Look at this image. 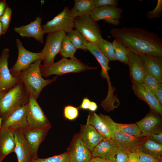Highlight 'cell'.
<instances>
[{"label":"cell","instance_id":"obj_1","mask_svg":"<svg viewBox=\"0 0 162 162\" xmlns=\"http://www.w3.org/2000/svg\"><path fill=\"white\" fill-rule=\"evenodd\" d=\"M111 36L128 51L139 55L162 57V40L157 34L141 28H112Z\"/></svg>","mask_w":162,"mask_h":162},{"label":"cell","instance_id":"obj_2","mask_svg":"<svg viewBox=\"0 0 162 162\" xmlns=\"http://www.w3.org/2000/svg\"><path fill=\"white\" fill-rule=\"evenodd\" d=\"M41 61V60H39L34 62L27 69L18 75L27 94L33 95L37 99L42 90L55 81L57 78L56 76L52 79L47 80L42 78L40 71Z\"/></svg>","mask_w":162,"mask_h":162},{"label":"cell","instance_id":"obj_3","mask_svg":"<svg viewBox=\"0 0 162 162\" xmlns=\"http://www.w3.org/2000/svg\"><path fill=\"white\" fill-rule=\"evenodd\" d=\"M29 96L20 81L7 91L0 100V117L3 119L28 103Z\"/></svg>","mask_w":162,"mask_h":162},{"label":"cell","instance_id":"obj_4","mask_svg":"<svg viewBox=\"0 0 162 162\" xmlns=\"http://www.w3.org/2000/svg\"><path fill=\"white\" fill-rule=\"evenodd\" d=\"M97 68L86 65L76 57L70 59L62 58L58 62L48 65L41 64L40 71L42 76L47 77L52 74L60 76L70 73H78Z\"/></svg>","mask_w":162,"mask_h":162},{"label":"cell","instance_id":"obj_5","mask_svg":"<svg viewBox=\"0 0 162 162\" xmlns=\"http://www.w3.org/2000/svg\"><path fill=\"white\" fill-rule=\"evenodd\" d=\"M66 33L63 31H60L48 34L45 45L40 52L43 65H48L54 62L56 56L60 53Z\"/></svg>","mask_w":162,"mask_h":162},{"label":"cell","instance_id":"obj_6","mask_svg":"<svg viewBox=\"0 0 162 162\" xmlns=\"http://www.w3.org/2000/svg\"><path fill=\"white\" fill-rule=\"evenodd\" d=\"M44 34H49L60 31L69 33L75 28L74 18L70 14L67 6L50 20L42 26Z\"/></svg>","mask_w":162,"mask_h":162},{"label":"cell","instance_id":"obj_7","mask_svg":"<svg viewBox=\"0 0 162 162\" xmlns=\"http://www.w3.org/2000/svg\"><path fill=\"white\" fill-rule=\"evenodd\" d=\"M16 44L18 51L17 60L15 64L9 69L11 74L14 77L18 76L20 73L27 69L34 62L41 60L40 52H33L28 50L19 39H16Z\"/></svg>","mask_w":162,"mask_h":162},{"label":"cell","instance_id":"obj_8","mask_svg":"<svg viewBox=\"0 0 162 162\" xmlns=\"http://www.w3.org/2000/svg\"><path fill=\"white\" fill-rule=\"evenodd\" d=\"M75 28L88 42L97 43L101 37L100 28L97 22L94 20L90 15L74 19Z\"/></svg>","mask_w":162,"mask_h":162},{"label":"cell","instance_id":"obj_9","mask_svg":"<svg viewBox=\"0 0 162 162\" xmlns=\"http://www.w3.org/2000/svg\"><path fill=\"white\" fill-rule=\"evenodd\" d=\"M86 124L91 125L105 138L112 139L117 130L116 123L109 116L94 112L89 113Z\"/></svg>","mask_w":162,"mask_h":162},{"label":"cell","instance_id":"obj_10","mask_svg":"<svg viewBox=\"0 0 162 162\" xmlns=\"http://www.w3.org/2000/svg\"><path fill=\"white\" fill-rule=\"evenodd\" d=\"M27 121L29 126L39 128L51 126L36 99L33 95L29 96Z\"/></svg>","mask_w":162,"mask_h":162},{"label":"cell","instance_id":"obj_11","mask_svg":"<svg viewBox=\"0 0 162 162\" xmlns=\"http://www.w3.org/2000/svg\"><path fill=\"white\" fill-rule=\"evenodd\" d=\"M28 103L18 108L2 119L1 128H9L13 131L21 130L29 127L27 121Z\"/></svg>","mask_w":162,"mask_h":162},{"label":"cell","instance_id":"obj_12","mask_svg":"<svg viewBox=\"0 0 162 162\" xmlns=\"http://www.w3.org/2000/svg\"><path fill=\"white\" fill-rule=\"evenodd\" d=\"M9 52L8 48L4 49L0 57V92L8 91L20 81L19 76L11 75L8 68Z\"/></svg>","mask_w":162,"mask_h":162},{"label":"cell","instance_id":"obj_13","mask_svg":"<svg viewBox=\"0 0 162 162\" xmlns=\"http://www.w3.org/2000/svg\"><path fill=\"white\" fill-rule=\"evenodd\" d=\"M124 9L112 5H106L95 8L90 16L94 21L103 20L104 21L114 25L118 26L119 20Z\"/></svg>","mask_w":162,"mask_h":162},{"label":"cell","instance_id":"obj_14","mask_svg":"<svg viewBox=\"0 0 162 162\" xmlns=\"http://www.w3.org/2000/svg\"><path fill=\"white\" fill-rule=\"evenodd\" d=\"M51 126L39 128L29 127L21 130L32 154L34 159L38 158V148Z\"/></svg>","mask_w":162,"mask_h":162},{"label":"cell","instance_id":"obj_15","mask_svg":"<svg viewBox=\"0 0 162 162\" xmlns=\"http://www.w3.org/2000/svg\"><path fill=\"white\" fill-rule=\"evenodd\" d=\"M67 151L70 162H88L92 158V152L82 142L77 133L74 135Z\"/></svg>","mask_w":162,"mask_h":162},{"label":"cell","instance_id":"obj_16","mask_svg":"<svg viewBox=\"0 0 162 162\" xmlns=\"http://www.w3.org/2000/svg\"><path fill=\"white\" fill-rule=\"evenodd\" d=\"M132 83V88L134 94L140 99L145 101L153 111L162 116V105L155 96L143 84L133 82Z\"/></svg>","mask_w":162,"mask_h":162},{"label":"cell","instance_id":"obj_17","mask_svg":"<svg viewBox=\"0 0 162 162\" xmlns=\"http://www.w3.org/2000/svg\"><path fill=\"white\" fill-rule=\"evenodd\" d=\"M155 112L149 113L143 118L136 123L142 132V136H148L162 132L161 119Z\"/></svg>","mask_w":162,"mask_h":162},{"label":"cell","instance_id":"obj_18","mask_svg":"<svg viewBox=\"0 0 162 162\" xmlns=\"http://www.w3.org/2000/svg\"><path fill=\"white\" fill-rule=\"evenodd\" d=\"M128 64L132 81L143 83L147 72L142 60L137 55L128 51Z\"/></svg>","mask_w":162,"mask_h":162},{"label":"cell","instance_id":"obj_19","mask_svg":"<svg viewBox=\"0 0 162 162\" xmlns=\"http://www.w3.org/2000/svg\"><path fill=\"white\" fill-rule=\"evenodd\" d=\"M144 137L129 136L117 130L112 139L118 149L125 151L128 153L135 152Z\"/></svg>","mask_w":162,"mask_h":162},{"label":"cell","instance_id":"obj_20","mask_svg":"<svg viewBox=\"0 0 162 162\" xmlns=\"http://www.w3.org/2000/svg\"><path fill=\"white\" fill-rule=\"evenodd\" d=\"M41 17H36L34 21L29 24L15 27L14 30L22 37L33 38L43 43L44 33L41 25Z\"/></svg>","mask_w":162,"mask_h":162},{"label":"cell","instance_id":"obj_21","mask_svg":"<svg viewBox=\"0 0 162 162\" xmlns=\"http://www.w3.org/2000/svg\"><path fill=\"white\" fill-rule=\"evenodd\" d=\"M15 142L14 152L18 162H31L34 158L31 150L22 133L19 130L13 131Z\"/></svg>","mask_w":162,"mask_h":162},{"label":"cell","instance_id":"obj_22","mask_svg":"<svg viewBox=\"0 0 162 162\" xmlns=\"http://www.w3.org/2000/svg\"><path fill=\"white\" fill-rule=\"evenodd\" d=\"M78 134L82 142L92 152L105 138L93 126L87 124L81 125Z\"/></svg>","mask_w":162,"mask_h":162},{"label":"cell","instance_id":"obj_23","mask_svg":"<svg viewBox=\"0 0 162 162\" xmlns=\"http://www.w3.org/2000/svg\"><path fill=\"white\" fill-rule=\"evenodd\" d=\"M138 55L143 62L147 73L155 78L159 83H162V57L145 54Z\"/></svg>","mask_w":162,"mask_h":162},{"label":"cell","instance_id":"obj_24","mask_svg":"<svg viewBox=\"0 0 162 162\" xmlns=\"http://www.w3.org/2000/svg\"><path fill=\"white\" fill-rule=\"evenodd\" d=\"M13 131L8 128L0 129V162L9 154L14 152L15 144Z\"/></svg>","mask_w":162,"mask_h":162},{"label":"cell","instance_id":"obj_25","mask_svg":"<svg viewBox=\"0 0 162 162\" xmlns=\"http://www.w3.org/2000/svg\"><path fill=\"white\" fill-rule=\"evenodd\" d=\"M118 149L112 139L105 138L93 149L92 151V157H99L109 159Z\"/></svg>","mask_w":162,"mask_h":162},{"label":"cell","instance_id":"obj_26","mask_svg":"<svg viewBox=\"0 0 162 162\" xmlns=\"http://www.w3.org/2000/svg\"><path fill=\"white\" fill-rule=\"evenodd\" d=\"M73 8L70 10L74 18L90 15L95 7L94 0H75Z\"/></svg>","mask_w":162,"mask_h":162},{"label":"cell","instance_id":"obj_27","mask_svg":"<svg viewBox=\"0 0 162 162\" xmlns=\"http://www.w3.org/2000/svg\"><path fill=\"white\" fill-rule=\"evenodd\" d=\"M137 150L155 158L160 159L162 155V144L158 143L144 136Z\"/></svg>","mask_w":162,"mask_h":162},{"label":"cell","instance_id":"obj_28","mask_svg":"<svg viewBox=\"0 0 162 162\" xmlns=\"http://www.w3.org/2000/svg\"><path fill=\"white\" fill-rule=\"evenodd\" d=\"M68 37L76 49H80L85 52L88 51V42L76 29L72 30L68 34Z\"/></svg>","mask_w":162,"mask_h":162},{"label":"cell","instance_id":"obj_29","mask_svg":"<svg viewBox=\"0 0 162 162\" xmlns=\"http://www.w3.org/2000/svg\"><path fill=\"white\" fill-rule=\"evenodd\" d=\"M112 43L114 46L115 60L128 64V50L127 49L116 39H115Z\"/></svg>","mask_w":162,"mask_h":162},{"label":"cell","instance_id":"obj_30","mask_svg":"<svg viewBox=\"0 0 162 162\" xmlns=\"http://www.w3.org/2000/svg\"><path fill=\"white\" fill-rule=\"evenodd\" d=\"M117 130L129 136L141 137L142 133L138 126L135 124H121L116 123Z\"/></svg>","mask_w":162,"mask_h":162},{"label":"cell","instance_id":"obj_31","mask_svg":"<svg viewBox=\"0 0 162 162\" xmlns=\"http://www.w3.org/2000/svg\"><path fill=\"white\" fill-rule=\"evenodd\" d=\"M76 50L70 40L68 34H66L62 40L60 52L62 58H74V54Z\"/></svg>","mask_w":162,"mask_h":162},{"label":"cell","instance_id":"obj_32","mask_svg":"<svg viewBox=\"0 0 162 162\" xmlns=\"http://www.w3.org/2000/svg\"><path fill=\"white\" fill-rule=\"evenodd\" d=\"M104 55L111 61H115L113 44L101 37L97 43Z\"/></svg>","mask_w":162,"mask_h":162},{"label":"cell","instance_id":"obj_33","mask_svg":"<svg viewBox=\"0 0 162 162\" xmlns=\"http://www.w3.org/2000/svg\"><path fill=\"white\" fill-rule=\"evenodd\" d=\"M31 162H70V154L67 152L60 154L45 158H37Z\"/></svg>","mask_w":162,"mask_h":162},{"label":"cell","instance_id":"obj_34","mask_svg":"<svg viewBox=\"0 0 162 162\" xmlns=\"http://www.w3.org/2000/svg\"><path fill=\"white\" fill-rule=\"evenodd\" d=\"M12 12L11 8L7 6L4 14L0 17V21L2 26V34L6 32L8 28L11 19Z\"/></svg>","mask_w":162,"mask_h":162},{"label":"cell","instance_id":"obj_35","mask_svg":"<svg viewBox=\"0 0 162 162\" xmlns=\"http://www.w3.org/2000/svg\"><path fill=\"white\" fill-rule=\"evenodd\" d=\"M143 84L154 95L159 83L155 78L147 73L144 78Z\"/></svg>","mask_w":162,"mask_h":162},{"label":"cell","instance_id":"obj_36","mask_svg":"<svg viewBox=\"0 0 162 162\" xmlns=\"http://www.w3.org/2000/svg\"><path fill=\"white\" fill-rule=\"evenodd\" d=\"M63 114L66 119L69 120H75L79 115L78 108L71 105H67L64 108Z\"/></svg>","mask_w":162,"mask_h":162},{"label":"cell","instance_id":"obj_37","mask_svg":"<svg viewBox=\"0 0 162 162\" xmlns=\"http://www.w3.org/2000/svg\"><path fill=\"white\" fill-rule=\"evenodd\" d=\"M128 153L125 151L118 149L109 160L111 162H126Z\"/></svg>","mask_w":162,"mask_h":162},{"label":"cell","instance_id":"obj_38","mask_svg":"<svg viewBox=\"0 0 162 162\" xmlns=\"http://www.w3.org/2000/svg\"><path fill=\"white\" fill-rule=\"evenodd\" d=\"M162 11V0H158L154 9L148 11L146 14L147 17L150 19L159 18L161 16Z\"/></svg>","mask_w":162,"mask_h":162},{"label":"cell","instance_id":"obj_39","mask_svg":"<svg viewBox=\"0 0 162 162\" xmlns=\"http://www.w3.org/2000/svg\"><path fill=\"white\" fill-rule=\"evenodd\" d=\"M135 152L138 155L140 162H160L162 160L161 158H155L138 150H136Z\"/></svg>","mask_w":162,"mask_h":162},{"label":"cell","instance_id":"obj_40","mask_svg":"<svg viewBox=\"0 0 162 162\" xmlns=\"http://www.w3.org/2000/svg\"><path fill=\"white\" fill-rule=\"evenodd\" d=\"M95 8L106 5H112L118 7V0H94Z\"/></svg>","mask_w":162,"mask_h":162},{"label":"cell","instance_id":"obj_41","mask_svg":"<svg viewBox=\"0 0 162 162\" xmlns=\"http://www.w3.org/2000/svg\"><path fill=\"white\" fill-rule=\"evenodd\" d=\"M148 138L153 140L155 142L162 144V133L151 135L146 136Z\"/></svg>","mask_w":162,"mask_h":162},{"label":"cell","instance_id":"obj_42","mask_svg":"<svg viewBox=\"0 0 162 162\" xmlns=\"http://www.w3.org/2000/svg\"><path fill=\"white\" fill-rule=\"evenodd\" d=\"M126 162H140L137 154L135 152L129 153Z\"/></svg>","mask_w":162,"mask_h":162},{"label":"cell","instance_id":"obj_43","mask_svg":"<svg viewBox=\"0 0 162 162\" xmlns=\"http://www.w3.org/2000/svg\"><path fill=\"white\" fill-rule=\"evenodd\" d=\"M154 95L162 105V85L159 83L158 87L155 92Z\"/></svg>","mask_w":162,"mask_h":162},{"label":"cell","instance_id":"obj_44","mask_svg":"<svg viewBox=\"0 0 162 162\" xmlns=\"http://www.w3.org/2000/svg\"><path fill=\"white\" fill-rule=\"evenodd\" d=\"M91 101L88 98H84L82 99V102L79 108L83 110H88Z\"/></svg>","mask_w":162,"mask_h":162},{"label":"cell","instance_id":"obj_45","mask_svg":"<svg viewBox=\"0 0 162 162\" xmlns=\"http://www.w3.org/2000/svg\"><path fill=\"white\" fill-rule=\"evenodd\" d=\"M88 162H111L109 159H106L99 157H92Z\"/></svg>","mask_w":162,"mask_h":162},{"label":"cell","instance_id":"obj_46","mask_svg":"<svg viewBox=\"0 0 162 162\" xmlns=\"http://www.w3.org/2000/svg\"><path fill=\"white\" fill-rule=\"evenodd\" d=\"M98 106L97 104L94 102L91 101L88 110L92 112L96 111Z\"/></svg>","mask_w":162,"mask_h":162},{"label":"cell","instance_id":"obj_47","mask_svg":"<svg viewBox=\"0 0 162 162\" xmlns=\"http://www.w3.org/2000/svg\"><path fill=\"white\" fill-rule=\"evenodd\" d=\"M6 7V4L5 1L0 2V17L4 14Z\"/></svg>","mask_w":162,"mask_h":162},{"label":"cell","instance_id":"obj_48","mask_svg":"<svg viewBox=\"0 0 162 162\" xmlns=\"http://www.w3.org/2000/svg\"><path fill=\"white\" fill-rule=\"evenodd\" d=\"M6 92H0V100Z\"/></svg>","mask_w":162,"mask_h":162},{"label":"cell","instance_id":"obj_49","mask_svg":"<svg viewBox=\"0 0 162 162\" xmlns=\"http://www.w3.org/2000/svg\"><path fill=\"white\" fill-rule=\"evenodd\" d=\"M2 33V26L1 23L0 21V36Z\"/></svg>","mask_w":162,"mask_h":162},{"label":"cell","instance_id":"obj_50","mask_svg":"<svg viewBox=\"0 0 162 162\" xmlns=\"http://www.w3.org/2000/svg\"><path fill=\"white\" fill-rule=\"evenodd\" d=\"M3 118L0 117V129L1 127L2 123V121Z\"/></svg>","mask_w":162,"mask_h":162},{"label":"cell","instance_id":"obj_51","mask_svg":"<svg viewBox=\"0 0 162 162\" xmlns=\"http://www.w3.org/2000/svg\"><path fill=\"white\" fill-rule=\"evenodd\" d=\"M160 162H162V160H161V161Z\"/></svg>","mask_w":162,"mask_h":162},{"label":"cell","instance_id":"obj_52","mask_svg":"<svg viewBox=\"0 0 162 162\" xmlns=\"http://www.w3.org/2000/svg\"></svg>","mask_w":162,"mask_h":162}]
</instances>
